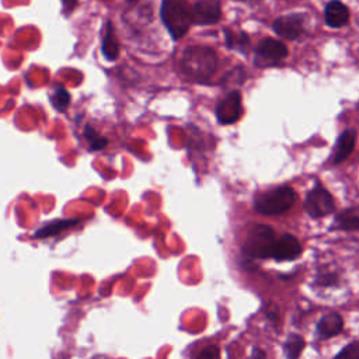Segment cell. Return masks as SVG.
Returning a JSON list of instances; mask_svg holds the SVG:
<instances>
[{"label":"cell","mask_w":359,"mask_h":359,"mask_svg":"<svg viewBox=\"0 0 359 359\" xmlns=\"http://www.w3.org/2000/svg\"><path fill=\"white\" fill-rule=\"evenodd\" d=\"M76 223H79L77 219H66V220H55L49 224H46L45 227L39 229L35 231L34 238H46V237H52L59 234L60 231L73 227Z\"/></svg>","instance_id":"2e32d148"},{"label":"cell","mask_w":359,"mask_h":359,"mask_svg":"<svg viewBox=\"0 0 359 359\" xmlns=\"http://www.w3.org/2000/svg\"><path fill=\"white\" fill-rule=\"evenodd\" d=\"M216 116L220 123H233L241 116V95L237 90L230 91L216 105Z\"/></svg>","instance_id":"ba28073f"},{"label":"cell","mask_w":359,"mask_h":359,"mask_svg":"<svg viewBox=\"0 0 359 359\" xmlns=\"http://www.w3.org/2000/svg\"><path fill=\"white\" fill-rule=\"evenodd\" d=\"M324 20L328 27L341 28L349 21V10L342 1L332 0L325 6Z\"/></svg>","instance_id":"8fae6325"},{"label":"cell","mask_w":359,"mask_h":359,"mask_svg":"<svg viewBox=\"0 0 359 359\" xmlns=\"http://www.w3.org/2000/svg\"><path fill=\"white\" fill-rule=\"evenodd\" d=\"M335 224L338 229H342V230H358L359 229V206L341 210L335 217Z\"/></svg>","instance_id":"9a60e30c"},{"label":"cell","mask_w":359,"mask_h":359,"mask_svg":"<svg viewBox=\"0 0 359 359\" xmlns=\"http://www.w3.org/2000/svg\"><path fill=\"white\" fill-rule=\"evenodd\" d=\"M181 72L191 80L203 81L213 76L217 67V56L209 46H188L180 60Z\"/></svg>","instance_id":"6da1fadb"},{"label":"cell","mask_w":359,"mask_h":359,"mask_svg":"<svg viewBox=\"0 0 359 359\" xmlns=\"http://www.w3.org/2000/svg\"><path fill=\"white\" fill-rule=\"evenodd\" d=\"M342 317L338 313L325 314L317 324V334L321 338H331L341 332L342 330Z\"/></svg>","instance_id":"4fadbf2b"},{"label":"cell","mask_w":359,"mask_h":359,"mask_svg":"<svg viewBox=\"0 0 359 359\" xmlns=\"http://www.w3.org/2000/svg\"><path fill=\"white\" fill-rule=\"evenodd\" d=\"M50 101L57 111H65L70 102V95L65 88H56L50 97Z\"/></svg>","instance_id":"ffe728a7"},{"label":"cell","mask_w":359,"mask_h":359,"mask_svg":"<svg viewBox=\"0 0 359 359\" xmlns=\"http://www.w3.org/2000/svg\"><path fill=\"white\" fill-rule=\"evenodd\" d=\"M220 355V352H219V349L216 348V346H206L203 351H201L199 353H198V356L199 358H217Z\"/></svg>","instance_id":"7402d4cb"},{"label":"cell","mask_w":359,"mask_h":359,"mask_svg":"<svg viewBox=\"0 0 359 359\" xmlns=\"http://www.w3.org/2000/svg\"><path fill=\"white\" fill-rule=\"evenodd\" d=\"M337 358H348V359H359V342L355 341L349 345H346L338 355Z\"/></svg>","instance_id":"44dd1931"},{"label":"cell","mask_w":359,"mask_h":359,"mask_svg":"<svg viewBox=\"0 0 359 359\" xmlns=\"http://www.w3.org/2000/svg\"><path fill=\"white\" fill-rule=\"evenodd\" d=\"M226 43L229 48L244 50L248 48V36L244 32H233V31H226Z\"/></svg>","instance_id":"e0dca14e"},{"label":"cell","mask_w":359,"mask_h":359,"mask_svg":"<svg viewBox=\"0 0 359 359\" xmlns=\"http://www.w3.org/2000/svg\"><path fill=\"white\" fill-rule=\"evenodd\" d=\"M257 65H273L285 59L287 55V48L283 42L272 38L262 39L257 46Z\"/></svg>","instance_id":"8992f818"},{"label":"cell","mask_w":359,"mask_h":359,"mask_svg":"<svg viewBox=\"0 0 359 359\" xmlns=\"http://www.w3.org/2000/svg\"><path fill=\"white\" fill-rule=\"evenodd\" d=\"M160 14L167 31L174 39L182 38L192 24L191 8L187 0H163Z\"/></svg>","instance_id":"7a4b0ae2"},{"label":"cell","mask_w":359,"mask_h":359,"mask_svg":"<svg viewBox=\"0 0 359 359\" xmlns=\"http://www.w3.org/2000/svg\"><path fill=\"white\" fill-rule=\"evenodd\" d=\"M300 254L302 245L299 240L292 234H283L279 238H275L271 250V258L278 261H290L297 258Z\"/></svg>","instance_id":"9c48e42d"},{"label":"cell","mask_w":359,"mask_h":359,"mask_svg":"<svg viewBox=\"0 0 359 359\" xmlns=\"http://www.w3.org/2000/svg\"><path fill=\"white\" fill-rule=\"evenodd\" d=\"M62 1H63V4L67 6V7H74V4L77 3V0H62Z\"/></svg>","instance_id":"603a6c76"},{"label":"cell","mask_w":359,"mask_h":359,"mask_svg":"<svg viewBox=\"0 0 359 359\" xmlns=\"http://www.w3.org/2000/svg\"><path fill=\"white\" fill-rule=\"evenodd\" d=\"M275 241L273 230L265 224H255L244 243L243 252L248 258H269Z\"/></svg>","instance_id":"277c9868"},{"label":"cell","mask_w":359,"mask_h":359,"mask_svg":"<svg viewBox=\"0 0 359 359\" xmlns=\"http://www.w3.org/2000/svg\"><path fill=\"white\" fill-rule=\"evenodd\" d=\"M303 348H304L303 338L299 337V335H290L289 339L285 344V353H286L287 358L293 359V358H297L300 355Z\"/></svg>","instance_id":"ac0fdd59"},{"label":"cell","mask_w":359,"mask_h":359,"mask_svg":"<svg viewBox=\"0 0 359 359\" xmlns=\"http://www.w3.org/2000/svg\"><path fill=\"white\" fill-rule=\"evenodd\" d=\"M84 137L87 139L91 150H100V149H104L108 143V140L102 136H100L93 128L90 126H86L84 129Z\"/></svg>","instance_id":"d6986e66"},{"label":"cell","mask_w":359,"mask_h":359,"mask_svg":"<svg viewBox=\"0 0 359 359\" xmlns=\"http://www.w3.org/2000/svg\"><path fill=\"white\" fill-rule=\"evenodd\" d=\"M355 142H356V130L355 129L344 130L337 140L335 150L332 154V161L341 163L345 158H348V156L352 153V150L355 147Z\"/></svg>","instance_id":"7c38bea8"},{"label":"cell","mask_w":359,"mask_h":359,"mask_svg":"<svg viewBox=\"0 0 359 359\" xmlns=\"http://www.w3.org/2000/svg\"><path fill=\"white\" fill-rule=\"evenodd\" d=\"M296 201V194L290 187H276L255 196L254 206L261 215H280L289 210Z\"/></svg>","instance_id":"3957f363"},{"label":"cell","mask_w":359,"mask_h":359,"mask_svg":"<svg viewBox=\"0 0 359 359\" xmlns=\"http://www.w3.org/2000/svg\"><path fill=\"white\" fill-rule=\"evenodd\" d=\"M101 50H102L105 59H108V60H115L119 56V42L114 32V27L109 21L105 25V34L102 38Z\"/></svg>","instance_id":"5bb4252c"},{"label":"cell","mask_w":359,"mask_h":359,"mask_svg":"<svg viewBox=\"0 0 359 359\" xmlns=\"http://www.w3.org/2000/svg\"><path fill=\"white\" fill-rule=\"evenodd\" d=\"M273 31L285 39H296L303 32V17L300 14L282 15L275 20Z\"/></svg>","instance_id":"30bf717a"},{"label":"cell","mask_w":359,"mask_h":359,"mask_svg":"<svg viewBox=\"0 0 359 359\" xmlns=\"http://www.w3.org/2000/svg\"><path fill=\"white\" fill-rule=\"evenodd\" d=\"M304 209L311 217H323L334 212L335 203L331 194L321 185H316L306 196Z\"/></svg>","instance_id":"5b68a950"},{"label":"cell","mask_w":359,"mask_h":359,"mask_svg":"<svg viewBox=\"0 0 359 359\" xmlns=\"http://www.w3.org/2000/svg\"><path fill=\"white\" fill-rule=\"evenodd\" d=\"M222 7L219 0H198L191 7V18L194 24L210 25L220 20Z\"/></svg>","instance_id":"52a82bcc"}]
</instances>
